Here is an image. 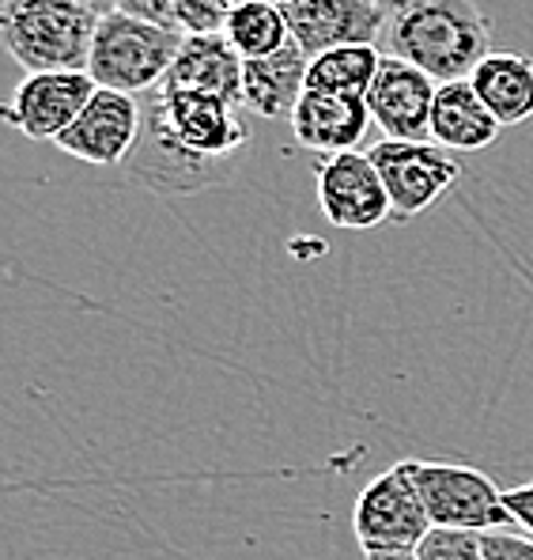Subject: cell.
I'll return each mask as SVG.
<instances>
[{
    "mask_svg": "<svg viewBox=\"0 0 533 560\" xmlns=\"http://www.w3.org/2000/svg\"><path fill=\"white\" fill-rule=\"evenodd\" d=\"M382 54L454 84L491 54V23L473 0H390Z\"/></svg>",
    "mask_w": 533,
    "mask_h": 560,
    "instance_id": "cell-1",
    "label": "cell"
},
{
    "mask_svg": "<svg viewBox=\"0 0 533 560\" xmlns=\"http://www.w3.org/2000/svg\"><path fill=\"white\" fill-rule=\"evenodd\" d=\"M98 20L80 0H4L0 43L23 72H87Z\"/></svg>",
    "mask_w": 533,
    "mask_h": 560,
    "instance_id": "cell-2",
    "label": "cell"
},
{
    "mask_svg": "<svg viewBox=\"0 0 533 560\" xmlns=\"http://www.w3.org/2000/svg\"><path fill=\"white\" fill-rule=\"evenodd\" d=\"M186 35L167 27H155L129 12H110L98 20L95 46L87 72L98 88H110L121 95H147L167 80Z\"/></svg>",
    "mask_w": 533,
    "mask_h": 560,
    "instance_id": "cell-3",
    "label": "cell"
},
{
    "mask_svg": "<svg viewBox=\"0 0 533 560\" xmlns=\"http://www.w3.org/2000/svg\"><path fill=\"white\" fill-rule=\"evenodd\" d=\"M421 504L431 530H514L504 508V489L477 466L462 463H421L408 458Z\"/></svg>",
    "mask_w": 533,
    "mask_h": 560,
    "instance_id": "cell-4",
    "label": "cell"
},
{
    "mask_svg": "<svg viewBox=\"0 0 533 560\" xmlns=\"http://www.w3.org/2000/svg\"><path fill=\"white\" fill-rule=\"evenodd\" d=\"M352 530L364 553H416L431 534V518L421 504L413 469L393 463L359 489L352 504Z\"/></svg>",
    "mask_w": 533,
    "mask_h": 560,
    "instance_id": "cell-5",
    "label": "cell"
},
{
    "mask_svg": "<svg viewBox=\"0 0 533 560\" xmlns=\"http://www.w3.org/2000/svg\"><path fill=\"white\" fill-rule=\"evenodd\" d=\"M126 171L141 186H147L159 197H193L204 189H216L232 183L239 160H204L182 148L167 133L159 110L152 98H141V137H137L133 155L126 160Z\"/></svg>",
    "mask_w": 533,
    "mask_h": 560,
    "instance_id": "cell-6",
    "label": "cell"
},
{
    "mask_svg": "<svg viewBox=\"0 0 533 560\" xmlns=\"http://www.w3.org/2000/svg\"><path fill=\"white\" fill-rule=\"evenodd\" d=\"M367 155L387 183L393 224H408L413 217L428 212L462 178L458 155L436 140H379L375 148H367Z\"/></svg>",
    "mask_w": 533,
    "mask_h": 560,
    "instance_id": "cell-7",
    "label": "cell"
},
{
    "mask_svg": "<svg viewBox=\"0 0 533 560\" xmlns=\"http://www.w3.org/2000/svg\"><path fill=\"white\" fill-rule=\"evenodd\" d=\"M147 98L159 110L167 133L182 148L204 160H239L242 148L253 140L250 121L242 118V106L227 103L216 95L201 92H178V88L159 84Z\"/></svg>",
    "mask_w": 533,
    "mask_h": 560,
    "instance_id": "cell-8",
    "label": "cell"
},
{
    "mask_svg": "<svg viewBox=\"0 0 533 560\" xmlns=\"http://www.w3.org/2000/svg\"><path fill=\"white\" fill-rule=\"evenodd\" d=\"M318 209L333 228L344 232H371L393 220L390 194L379 167L367 152L325 155L318 163Z\"/></svg>",
    "mask_w": 533,
    "mask_h": 560,
    "instance_id": "cell-9",
    "label": "cell"
},
{
    "mask_svg": "<svg viewBox=\"0 0 533 560\" xmlns=\"http://www.w3.org/2000/svg\"><path fill=\"white\" fill-rule=\"evenodd\" d=\"M281 8L288 20L292 43L310 61L341 46L382 43L390 15V4H382V0H295V4Z\"/></svg>",
    "mask_w": 533,
    "mask_h": 560,
    "instance_id": "cell-10",
    "label": "cell"
},
{
    "mask_svg": "<svg viewBox=\"0 0 533 560\" xmlns=\"http://www.w3.org/2000/svg\"><path fill=\"white\" fill-rule=\"evenodd\" d=\"M98 84L92 72H27L4 106V121L31 140H57L84 114Z\"/></svg>",
    "mask_w": 533,
    "mask_h": 560,
    "instance_id": "cell-11",
    "label": "cell"
},
{
    "mask_svg": "<svg viewBox=\"0 0 533 560\" xmlns=\"http://www.w3.org/2000/svg\"><path fill=\"white\" fill-rule=\"evenodd\" d=\"M141 137V98L98 88L76 121L54 140L64 155L92 167L126 163Z\"/></svg>",
    "mask_w": 533,
    "mask_h": 560,
    "instance_id": "cell-12",
    "label": "cell"
},
{
    "mask_svg": "<svg viewBox=\"0 0 533 560\" xmlns=\"http://www.w3.org/2000/svg\"><path fill=\"white\" fill-rule=\"evenodd\" d=\"M439 84L416 65L382 54L379 77L367 92L371 121L387 140H431V106Z\"/></svg>",
    "mask_w": 533,
    "mask_h": 560,
    "instance_id": "cell-13",
    "label": "cell"
},
{
    "mask_svg": "<svg viewBox=\"0 0 533 560\" xmlns=\"http://www.w3.org/2000/svg\"><path fill=\"white\" fill-rule=\"evenodd\" d=\"M371 126L367 98L359 95H330V92H303L292 114V133L303 148L325 155L356 152Z\"/></svg>",
    "mask_w": 533,
    "mask_h": 560,
    "instance_id": "cell-14",
    "label": "cell"
},
{
    "mask_svg": "<svg viewBox=\"0 0 533 560\" xmlns=\"http://www.w3.org/2000/svg\"><path fill=\"white\" fill-rule=\"evenodd\" d=\"M163 84L178 88V92L216 95L242 106V54L227 43V35H190L178 49Z\"/></svg>",
    "mask_w": 533,
    "mask_h": 560,
    "instance_id": "cell-15",
    "label": "cell"
},
{
    "mask_svg": "<svg viewBox=\"0 0 533 560\" xmlns=\"http://www.w3.org/2000/svg\"><path fill=\"white\" fill-rule=\"evenodd\" d=\"M310 57L299 46L288 43L284 49L258 61H242V106L258 118H288L307 92Z\"/></svg>",
    "mask_w": 533,
    "mask_h": 560,
    "instance_id": "cell-16",
    "label": "cell"
},
{
    "mask_svg": "<svg viewBox=\"0 0 533 560\" xmlns=\"http://www.w3.org/2000/svg\"><path fill=\"white\" fill-rule=\"evenodd\" d=\"M496 114L485 106L477 88L470 80H454V84H439L436 106H431V140L442 144L447 152H481L499 137Z\"/></svg>",
    "mask_w": 533,
    "mask_h": 560,
    "instance_id": "cell-17",
    "label": "cell"
},
{
    "mask_svg": "<svg viewBox=\"0 0 533 560\" xmlns=\"http://www.w3.org/2000/svg\"><path fill=\"white\" fill-rule=\"evenodd\" d=\"M499 126H522L533 118V57L488 54L470 77Z\"/></svg>",
    "mask_w": 533,
    "mask_h": 560,
    "instance_id": "cell-18",
    "label": "cell"
},
{
    "mask_svg": "<svg viewBox=\"0 0 533 560\" xmlns=\"http://www.w3.org/2000/svg\"><path fill=\"white\" fill-rule=\"evenodd\" d=\"M250 0H121V12L178 35H224L227 20Z\"/></svg>",
    "mask_w": 533,
    "mask_h": 560,
    "instance_id": "cell-19",
    "label": "cell"
},
{
    "mask_svg": "<svg viewBox=\"0 0 533 560\" xmlns=\"http://www.w3.org/2000/svg\"><path fill=\"white\" fill-rule=\"evenodd\" d=\"M382 49L379 46H341L330 54L315 57L307 72V92L330 95H359L367 98L375 77H379Z\"/></svg>",
    "mask_w": 533,
    "mask_h": 560,
    "instance_id": "cell-20",
    "label": "cell"
},
{
    "mask_svg": "<svg viewBox=\"0 0 533 560\" xmlns=\"http://www.w3.org/2000/svg\"><path fill=\"white\" fill-rule=\"evenodd\" d=\"M224 35L242 54V61H258V57H269L292 43L281 0H250V4H242L227 20Z\"/></svg>",
    "mask_w": 533,
    "mask_h": 560,
    "instance_id": "cell-21",
    "label": "cell"
},
{
    "mask_svg": "<svg viewBox=\"0 0 533 560\" xmlns=\"http://www.w3.org/2000/svg\"><path fill=\"white\" fill-rule=\"evenodd\" d=\"M421 560H485V534L477 530H431L416 549Z\"/></svg>",
    "mask_w": 533,
    "mask_h": 560,
    "instance_id": "cell-22",
    "label": "cell"
},
{
    "mask_svg": "<svg viewBox=\"0 0 533 560\" xmlns=\"http://www.w3.org/2000/svg\"><path fill=\"white\" fill-rule=\"evenodd\" d=\"M485 560H533V538L519 530H488Z\"/></svg>",
    "mask_w": 533,
    "mask_h": 560,
    "instance_id": "cell-23",
    "label": "cell"
},
{
    "mask_svg": "<svg viewBox=\"0 0 533 560\" xmlns=\"http://www.w3.org/2000/svg\"><path fill=\"white\" fill-rule=\"evenodd\" d=\"M504 508H507V515H511L514 530H522V534H530V538H533V481L507 489L504 492Z\"/></svg>",
    "mask_w": 533,
    "mask_h": 560,
    "instance_id": "cell-24",
    "label": "cell"
},
{
    "mask_svg": "<svg viewBox=\"0 0 533 560\" xmlns=\"http://www.w3.org/2000/svg\"><path fill=\"white\" fill-rule=\"evenodd\" d=\"M84 8H92L95 15H110V12H118L121 8V0H80Z\"/></svg>",
    "mask_w": 533,
    "mask_h": 560,
    "instance_id": "cell-25",
    "label": "cell"
},
{
    "mask_svg": "<svg viewBox=\"0 0 533 560\" xmlns=\"http://www.w3.org/2000/svg\"><path fill=\"white\" fill-rule=\"evenodd\" d=\"M364 560H421L416 553H364Z\"/></svg>",
    "mask_w": 533,
    "mask_h": 560,
    "instance_id": "cell-26",
    "label": "cell"
},
{
    "mask_svg": "<svg viewBox=\"0 0 533 560\" xmlns=\"http://www.w3.org/2000/svg\"><path fill=\"white\" fill-rule=\"evenodd\" d=\"M281 4H295V0H281ZM382 4H390V0H382Z\"/></svg>",
    "mask_w": 533,
    "mask_h": 560,
    "instance_id": "cell-27",
    "label": "cell"
}]
</instances>
